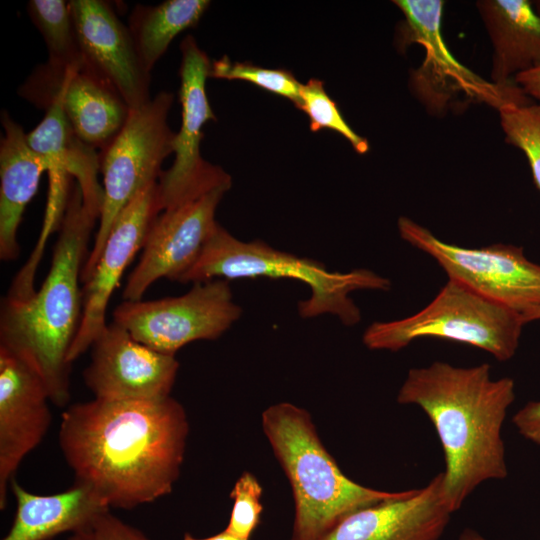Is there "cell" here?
<instances>
[{
	"label": "cell",
	"instance_id": "cell-1",
	"mask_svg": "<svg viewBox=\"0 0 540 540\" xmlns=\"http://www.w3.org/2000/svg\"><path fill=\"white\" fill-rule=\"evenodd\" d=\"M189 435L182 404L93 399L67 407L58 442L77 484L109 508L132 509L170 494L178 480Z\"/></svg>",
	"mask_w": 540,
	"mask_h": 540
},
{
	"label": "cell",
	"instance_id": "cell-2",
	"mask_svg": "<svg viewBox=\"0 0 540 540\" xmlns=\"http://www.w3.org/2000/svg\"><path fill=\"white\" fill-rule=\"evenodd\" d=\"M515 399L512 378L492 379L488 363L456 367L435 361L412 368L397 402L419 406L441 442L444 492L453 512L483 482L508 475L502 427Z\"/></svg>",
	"mask_w": 540,
	"mask_h": 540
},
{
	"label": "cell",
	"instance_id": "cell-3",
	"mask_svg": "<svg viewBox=\"0 0 540 540\" xmlns=\"http://www.w3.org/2000/svg\"><path fill=\"white\" fill-rule=\"evenodd\" d=\"M96 220L84 206L80 186L74 180L45 281L27 300L1 301L0 346L39 372L51 402L59 407L70 399L68 354L81 324L79 282Z\"/></svg>",
	"mask_w": 540,
	"mask_h": 540
},
{
	"label": "cell",
	"instance_id": "cell-4",
	"mask_svg": "<svg viewBox=\"0 0 540 540\" xmlns=\"http://www.w3.org/2000/svg\"><path fill=\"white\" fill-rule=\"evenodd\" d=\"M261 426L292 490L291 540H319L348 514L400 493L369 488L347 477L302 407L273 404L262 412Z\"/></svg>",
	"mask_w": 540,
	"mask_h": 540
},
{
	"label": "cell",
	"instance_id": "cell-5",
	"mask_svg": "<svg viewBox=\"0 0 540 540\" xmlns=\"http://www.w3.org/2000/svg\"><path fill=\"white\" fill-rule=\"evenodd\" d=\"M285 278L305 283L310 297L298 302L302 318L323 314L336 316L345 326L361 320L358 306L350 298L356 290L391 288L389 279L369 269L329 271L313 259L277 250L261 240L244 242L216 224L194 264L179 278L180 283L213 279Z\"/></svg>",
	"mask_w": 540,
	"mask_h": 540
},
{
	"label": "cell",
	"instance_id": "cell-6",
	"mask_svg": "<svg viewBox=\"0 0 540 540\" xmlns=\"http://www.w3.org/2000/svg\"><path fill=\"white\" fill-rule=\"evenodd\" d=\"M523 325L517 311L448 279L416 314L368 326L363 343L371 350L399 351L419 338L434 337L468 344L506 361L516 353Z\"/></svg>",
	"mask_w": 540,
	"mask_h": 540
},
{
	"label": "cell",
	"instance_id": "cell-7",
	"mask_svg": "<svg viewBox=\"0 0 540 540\" xmlns=\"http://www.w3.org/2000/svg\"><path fill=\"white\" fill-rule=\"evenodd\" d=\"M404 16L399 24L398 46L412 43L423 48L421 65L411 71L409 88L431 115L462 112L472 104L499 109L507 103H532L516 83L496 85L461 64L442 35V0H394Z\"/></svg>",
	"mask_w": 540,
	"mask_h": 540
},
{
	"label": "cell",
	"instance_id": "cell-8",
	"mask_svg": "<svg viewBox=\"0 0 540 540\" xmlns=\"http://www.w3.org/2000/svg\"><path fill=\"white\" fill-rule=\"evenodd\" d=\"M173 101L172 93L161 91L131 109L120 133L99 154L104 199L99 228L81 273L83 284L91 277L121 210L141 189L158 181L162 163L173 153L175 132L168 125Z\"/></svg>",
	"mask_w": 540,
	"mask_h": 540
},
{
	"label": "cell",
	"instance_id": "cell-9",
	"mask_svg": "<svg viewBox=\"0 0 540 540\" xmlns=\"http://www.w3.org/2000/svg\"><path fill=\"white\" fill-rule=\"evenodd\" d=\"M397 226L400 237L430 255L448 279L521 316L540 307V264L527 259L522 247L510 244L461 247L442 241L426 227L404 216L398 219Z\"/></svg>",
	"mask_w": 540,
	"mask_h": 540
},
{
	"label": "cell",
	"instance_id": "cell-10",
	"mask_svg": "<svg viewBox=\"0 0 540 540\" xmlns=\"http://www.w3.org/2000/svg\"><path fill=\"white\" fill-rule=\"evenodd\" d=\"M225 279L194 283L178 297L123 301L113 311V322L138 342L158 352L175 355L198 340H215L241 316Z\"/></svg>",
	"mask_w": 540,
	"mask_h": 540
},
{
	"label": "cell",
	"instance_id": "cell-11",
	"mask_svg": "<svg viewBox=\"0 0 540 540\" xmlns=\"http://www.w3.org/2000/svg\"><path fill=\"white\" fill-rule=\"evenodd\" d=\"M179 69L181 126L175 133L173 164L158 179L162 211L173 209L222 186L231 187V177L220 166L206 161L200 152L203 127L215 120L206 93L211 61L191 35L180 45Z\"/></svg>",
	"mask_w": 540,
	"mask_h": 540
},
{
	"label": "cell",
	"instance_id": "cell-12",
	"mask_svg": "<svg viewBox=\"0 0 540 540\" xmlns=\"http://www.w3.org/2000/svg\"><path fill=\"white\" fill-rule=\"evenodd\" d=\"M230 187L215 188L173 209L162 211L147 232L138 264L122 293L124 301L141 300L157 280L178 281L194 264L215 228L216 209Z\"/></svg>",
	"mask_w": 540,
	"mask_h": 540
},
{
	"label": "cell",
	"instance_id": "cell-13",
	"mask_svg": "<svg viewBox=\"0 0 540 540\" xmlns=\"http://www.w3.org/2000/svg\"><path fill=\"white\" fill-rule=\"evenodd\" d=\"M90 349L91 360L83 379L95 399L151 400L171 396L179 370L175 355L138 342L114 322L105 326Z\"/></svg>",
	"mask_w": 540,
	"mask_h": 540
},
{
	"label": "cell",
	"instance_id": "cell-14",
	"mask_svg": "<svg viewBox=\"0 0 540 540\" xmlns=\"http://www.w3.org/2000/svg\"><path fill=\"white\" fill-rule=\"evenodd\" d=\"M30 147L45 161L49 191L40 244L59 228L71 186H80L83 204L96 218L103 206V186L98 181L99 154L81 141L72 130L63 110L61 96L45 111L42 121L29 133Z\"/></svg>",
	"mask_w": 540,
	"mask_h": 540
},
{
	"label": "cell",
	"instance_id": "cell-15",
	"mask_svg": "<svg viewBox=\"0 0 540 540\" xmlns=\"http://www.w3.org/2000/svg\"><path fill=\"white\" fill-rule=\"evenodd\" d=\"M68 5L83 70L111 87L131 109L149 102L150 72L141 62L128 26L112 6L102 0H70Z\"/></svg>",
	"mask_w": 540,
	"mask_h": 540
},
{
	"label": "cell",
	"instance_id": "cell-16",
	"mask_svg": "<svg viewBox=\"0 0 540 540\" xmlns=\"http://www.w3.org/2000/svg\"><path fill=\"white\" fill-rule=\"evenodd\" d=\"M162 212L158 182L141 189L114 221L99 261L83 284V312L68 360L72 364L103 331L106 309L114 289L135 254L142 249L152 221Z\"/></svg>",
	"mask_w": 540,
	"mask_h": 540
},
{
	"label": "cell",
	"instance_id": "cell-17",
	"mask_svg": "<svg viewBox=\"0 0 540 540\" xmlns=\"http://www.w3.org/2000/svg\"><path fill=\"white\" fill-rule=\"evenodd\" d=\"M50 395L39 372L0 346V509L23 459L44 439L51 424Z\"/></svg>",
	"mask_w": 540,
	"mask_h": 540
},
{
	"label": "cell",
	"instance_id": "cell-18",
	"mask_svg": "<svg viewBox=\"0 0 540 540\" xmlns=\"http://www.w3.org/2000/svg\"><path fill=\"white\" fill-rule=\"evenodd\" d=\"M453 513L441 472L423 488L348 514L319 540H439Z\"/></svg>",
	"mask_w": 540,
	"mask_h": 540
},
{
	"label": "cell",
	"instance_id": "cell-19",
	"mask_svg": "<svg viewBox=\"0 0 540 540\" xmlns=\"http://www.w3.org/2000/svg\"><path fill=\"white\" fill-rule=\"evenodd\" d=\"M1 124L0 259L10 262L20 254L17 230L47 167L44 159L30 147L23 127L7 111L1 112Z\"/></svg>",
	"mask_w": 540,
	"mask_h": 540
},
{
	"label": "cell",
	"instance_id": "cell-20",
	"mask_svg": "<svg viewBox=\"0 0 540 540\" xmlns=\"http://www.w3.org/2000/svg\"><path fill=\"white\" fill-rule=\"evenodd\" d=\"M476 7L493 48L492 83H515L517 75L540 65V16L531 1L479 0Z\"/></svg>",
	"mask_w": 540,
	"mask_h": 540
},
{
	"label": "cell",
	"instance_id": "cell-21",
	"mask_svg": "<svg viewBox=\"0 0 540 540\" xmlns=\"http://www.w3.org/2000/svg\"><path fill=\"white\" fill-rule=\"evenodd\" d=\"M9 488L16 500V512L2 540H50L73 533L96 514L110 509L94 491L77 483L50 495L31 493L15 478Z\"/></svg>",
	"mask_w": 540,
	"mask_h": 540
},
{
	"label": "cell",
	"instance_id": "cell-22",
	"mask_svg": "<svg viewBox=\"0 0 540 540\" xmlns=\"http://www.w3.org/2000/svg\"><path fill=\"white\" fill-rule=\"evenodd\" d=\"M58 95L76 136L95 150L114 140L131 111L117 92L85 70H70Z\"/></svg>",
	"mask_w": 540,
	"mask_h": 540
},
{
	"label": "cell",
	"instance_id": "cell-23",
	"mask_svg": "<svg viewBox=\"0 0 540 540\" xmlns=\"http://www.w3.org/2000/svg\"><path fill=\"white\" fill-rule=\"evenodd\" d=\"M209 5L208 0H167L156 5L134 6L127 26L148 72L178 34L198 24Z\"/></svg>",
	"mask_w": 540,
	"mask_h": 540
},
{
	"label": "cell",
	"instance_id": "cell-24",
	"mask_svg": "<svg viewBox=\"0 0 540 540\" xmlns=\"http://www.w3.org/2000/svg\"><path fill=\"white\" fill-rule=\"evenodd\" d=\"M27 13L40 32L47 51L46 64L57 71L83 70V60L67 1L30 0Z\"/></svg>",
	"mask_w": 540,
	"mask_h": 540
},
{
	"label": "cell",
	"instance_id": "cell-25",
	"mask_svg": "<svg viewBox=\"0 0 540 540\" xmlns=\"http://www.w3.org/2000/svg\"><path fill=\"white\" fill-rule=\"evenodd\" d=\"M498 112L505 141L524 153L540 190V105L507 103Z\"/></svg>",
	"mask_w": 540,
	"mask_h": 540
},
{
	"label": "cell",
	"instance_id": "cell-26",
	"mask_svg": "<svg viewBox=\"0 0 540 540\" xmlns=\"http://www.w3.org/2000/svg\"><path fill=\"white\" fill-rule=\"evenodd\" d=\"M297 108L308 116L312 132L333 130L342 135L358 154L368 152L367 139L357 134L346 122L336 103L324 89L322 81L310 79L306 84H302Z\"/></svg>",
	"mask_w": 540,
	"mask_h": 540
},
{
	"label": "cell",
	"instance_id": "cell-27",
	"mask_svg": "<svg viewBox=\"0 0 540 540\" xmlns=\"http://www.w3.org/2000/svg\"><path fill=\"white\" fill-rule=\"evenodd\" d=\"M209 77L242 80L289 99L298 107L302 84L285 69H267L249 62L232 61L227 56L211 63Z\"/></svg>",
	"mask_w": 540,
	"mask_h": 540
},
{
	"label": "cell",
	"instance_id": "cell-28",
	"mask_svg": "<svg viewBox=\"0 0 540 540\" xmlns=\"http://www.w3.org/2000/svg\"><path fill=\"white\" fill-rule=\"evenodd\" d=\"M262 495L263 488L256 476L244 471L230 492L233 507L225 530L239 538L249 540L261 521Z\"/></svg>",
	"mask_w": 540,
	"mask_h": 540
},
{
	"label": "cell",
	"instance_id": "cell-29",
	"mask_svg": "<svg viewBox=\"0 0 540 540\" xmlns=\"http://www.w3.org/2000/svg\"><path fill=\"white\" fill-rule=\"evenodd\" d=\"M67 540H150L142 531L127 524L110 512L96 514Z\"/></svg>",
	"mask_w": 540,
	"mask_h": 540
},
{
	"label": "cell",
	"instance_id": "cell-30",
	"mask_svg": "<svg viewBox=\"0 0 540 540\" xmlns=\"http://www.w3.org/2000/svg\"><path fill=\"white\" fill-rule=\"evenodd\" d=\"M517 431L527 440L540 445V401H531L513 417Z\"/></svg>",
	"mask_w": 540,
	"mask_h": 540
},
{
	"label": "cell",
	"instance_id": "cell-31",
	"mask_svg": "<svg viewBox=\"0 0 540 540\" xmlns=\"http://www.w3.org/2000/svg\"><path fill=\"white\" fill-rule=\"evenodd\" d=\"M514 81L527 96L540 101V65L517 75Z\"/></svg>",
	"mask_w": 540,
	"mask_h": 540
},
{
	"label": "cell",
	"instance_id": "cell-32",
	"mask_svg": "<svg viewBox=\"0 0 540 540\" xmlns=\"http://www.w3.org/2000/svg\"><path fill=\"white\" fill-rule=\"evenodd\" d=\"M182 540H244V539L239 538L227 532L224 529L222 532H219L217 534H214L208 537H203V538H198V537L193 536L190 533H185Z\"/></svg>",
	"mask_w": 540,
	"mask_h": 540
},
{
	"label": "cell",
	"instance_id": "cell-33",
	"mask_svg": "<svg viewBox=\"0 0 540 540\" xmlns=\"http://www.w3.org/2000/svg\"><path fill=\"white\" fill-rule=\"evenodd\" d=\"M458 540H487V539L476 530L471 529V528H465L461 532Z\"/></svg>",
	"mask_w": 540,
	"mask_h": 540
},
{
	"label": "cell",
	"instance_id": "cell-34",
	"mask_svg": "<svg viewBox=\"0 0 540 540\" xmlns=\"http://www.w3.org/2000/svg\"><path fill=\"white\" fill-rule=\"evenodd\" d=\"M540 319V307L530 310L522 315L524 324Z\"/></svg>",
	"mask_w": 540,
	"mask_h": 540
},
{
	"label": "cell",
	"instance_id": "cell-35",
	"mask_svg": "<svg viewBox=\"0 0 540 540\" xmlns=\"http://www.w3.org/2000/svg\"><path fill=\"white\" fill-rule=\"evenodd\" d=\"M532 3H533L534 10L540 16V0L534 1Z\"/></svg>",
	"mask_w": 540,
	"mask_h": 540
}]
</instances>
